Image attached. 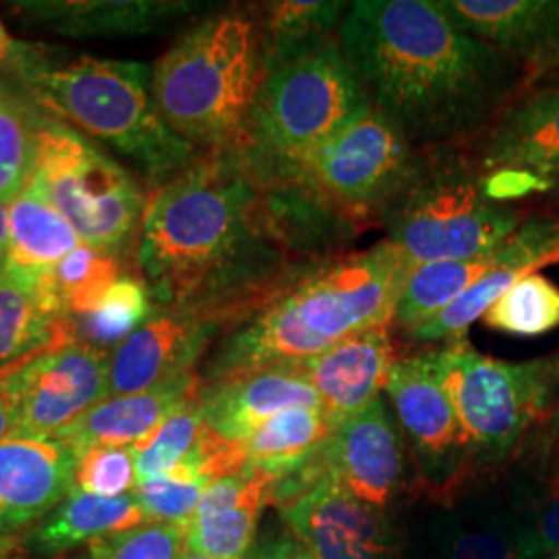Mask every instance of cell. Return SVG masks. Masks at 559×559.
Returning a JSON list of instances; mask_svg holds the SVG:
<instances>
[{"mask_svg": "<svg viewBox=\"0 0 559 559\" xmlns=\"http://www.w3.org/2000/svg\"><path fill=\"white\" fill-rule=\"evenodd\" d=\"M187 554L185 526L143 522L90 543L71 559H182Z\"/></svg>", "mask_w": 559, "mask_h": 559, "instance_id": "cell-38", "label": "cell"}, {"mask_svg": "<svg viewBox=\"0 0 559 559\" xmlns=\"http://www.w3.org/2000/svg\"><path fill=\"white\" fill-rule=\"evenodd\" d=\"M468 440V477L496 475L559 399V350L531 360L480 355L466 338L425 348Z\"/></svg>", "mask_w": 559, "mask_h": 559, "instance_id": "cell-7", "label": "cell"}, {"mask_svg": "<svg viewBox=\"0 0 559 559\" xmlns=\"http://www.w3.org/2000/svg\"><path fill=\"white\" fill-rule=\"evenodd\" d=\"M7 255H9V212H7V205L0 203V272L7 265Z\"/></svg>", "mask_w": 559, "mask_h": 559, "instance_id": "cell-44", "label": "cell"}, {"mask_svg": "<svg viewBox=\"0 0 559 559\" xmlns=\"http://www.w3.org/2000/svg\"><path fill=\"white\" fill-rule=\"evenodd\" d=\"M496 477L528 558H559V441L540 423Z\"/></svg>", "mask_w": 559, "mask_h": 559, "instance_id": "cell-20", "label": "cell"}, {"mask_svg": "<svg viewBox=\"0 0 559 559\" xmlns=\"http://www.w3.org/2000/svg\"><path fill=\"white\" fill-rule=\"evenodd\" d=\"M17 420L13 438H57L108 399L110 353L78 340L60 342L9 369Z\"/></svg>", "mask_w": 559, "mask_h": 559, "instance_id": "cell-11", "label": "cell"}, {"mask_svg": "<svg viewBox=\"0 0 559 559\" xmlns=\"http://www.w3.org/2000/svg\"><path fill=\"white\" fill-rule=\"evenodd\" d=\"M385 396L431 493H445L468 477V440L456 408L425 357V348L400 355Z\"/></svg>", "mask_w": 559, "mask_h": 559, "instance_id": "cell-12", "label": "cell"}, {"mask_svg": "<svg viewBox=\"0 0 559 559\" xmlns=\"http://www.w3.org/2000/svg\"><path fill=\"white\" fill-rule=\"evenodd\" d=\"M17 420V406H15V394L9 371L0 373V441L13 438Z\"/></svg>", "mask_w": 559, "mask_h": 559, "instance_id": "cell-43", "label": "cell"}, {"mask_svg": "<svg viewBox=\"0 0 559 559\" xmlns=\"http://www.w3.org/2000/svg\"><path fill=\"white\" fill-rule=\"evenodd\" d=\"M245 559H316L288 528L274 531L270 535H258Z\"/></svg>", "mask_w": 559, "mask_h": 559, "instance_id": "cell-42", "label": "cell"}, {"mask_svg": "<svg viewBox=\"0 0 559 559\" xmlns=\"http://www.w3.org/2000/svg\"><path fill=\"white\" fill-rule=\"evenodd\" d=\"M531 212L493 201L466 147L419 152L417 164L380 228L411 265L491 255Z\"/></svg>", "mask_w": 559, "mask_h": 559, "instance_id": "cell-6", "label": "cell"}, {"mask_svg": "<svg viewBox=\"0 0 559 559\" xmlns=\"http://www.w3.org/2000/svg\"><path fill=\"white\" fill-rule=\"evenodd\" d=\"M417 158L419 150L371 106L336 138L293 164L328 200L369 230L381 226Z\"/></svg>", "mask_w": 559, "mask_h": 559, "instance_id": "cell-10", "label": "cell"}, {"mask_svg": "<svg viewBox=\"0 0 559 559\" xmlns=\"http://www.w3.org/2000/svg\"><path fill=\"white\" fill-rule=\"evenodd\" d=\"M156 300L140 276H120L98 305L80 320L71 321L73 340L112 353L152 318Z\"/></svg>", "mask_w": 559, "mask_h": 559, "instance_id": "cell-34", "label": "cell"}, {"mask_svg": "<svg viewBox=\"0 0 559 559\" xmlns=\"http://www.w3.org/2000/svg\"><path fill=\"white\" fill-rule=\"evenodd\" d=\"M143 522L152 520L145 516L135 493L98 498L73 489V493L60 501L50 514L29 526L15 545L25 558L60 559L78 554L106 535L133 528Z\"/></svg>", "mask_w": 559, "mask_h": 559, "instance_id": "cell-26", "label": "cell"}, {"mask_svg": "<svg viewBox=\"0 0 559 559\" xmlns=\"http://www.w3.org/2000/svg\"><path fill=\"white\" fill-rule=\"evenodd\" d=\"M491 330L520 338L549 334L559 328V286L539 272L520 278L483 316Z\"/></svg>", "mask_w": 559, "mask_h": 559, "instance_id": "cell-35", "label": "cell"}, {"mask_svg": "<svg viewBox=\"0 0 559 559\" xmlns=\"http://www.w3.org/2000/svg\"><path fill=\"white\" fill-rule=\"evenodd\" d=\"M15 41L11 36H9V32H7V27L2 25V21H0V69H4L7 67V62L11 59V55H13V48H15Z\"/></svg>", "mask_w": 559, "mask_h": 559, "instance_id": "cell-45", "label": "cell"}, {"mask_svg": "<svg viewBox=\"0 0 559 559\" xmlns=\"http://www.w3.org/2000/svg\"><path fill=\"white\" fill-rule=\"evenodd\" d=\"M9 212V255L7 270L32 278H48L52 270L83 245L75 228L46 198L32 179Z\"/></svg>", "mask_w": 559, "mask_h": 559, "instance_id": "cell-30", "label": "cell"}, {"mask_svg": "<svg viewBox=\"0 0 559 559\" xmlns=\"http://www.w3.org/2000/svg\"><path fill=\"white\" fill-rule=\"evenodd\" d=\"M0 559H25V558H21V556H9V554H7V556H0Z\"/></svg>", "mask_w": 559, "mask_h": 559, "instance_id": "cell-48", "label": "cell"}, {"mask_svg": "<svg viewBox=\"0 0 559 559\" xmlns=\"http://www.w3.org/2000/svg\"><path fill=\"white\" fill-rule=\"evenodd\" d=\"M198 406L203 420L218 436L242 443L282 411L321 404L302 365L288 362L200 385Z\"/></svg>", "mask_w": 559, "mask_h": 559, "instance_id": "cell-23", "label": "cell"}, {"mask_svg": "<svg viewBox=\"0 0 559 559\" xmlns=\"http://www.w3.org/2000/svg\"><path fill=\"white\" fill-rule=\"evenodd\" d=\"M44 110L23 90L0 92V203L11 205L36 173Z\"/></svg>", "mask_w": 559, "mask_h": 559, "instance_id": "cell-33", "label": "cell"}, {"mask_svg": "<svg viewBox=\"0 0 559 559\" xmlns=\"http://www.w3.org/2000/svg\"><path fill=\"white\" fill-rule=\"evenodd\" d=\"M138 270L156 305L230 328L311 272L280 242L260 180L237 152L200 156L150 191Z\"/></svg>", "mask_w": 559, "mask_h": 559, "instance_id": "cell-1", "label": "cell"}, {"mask_svg": "<svg viewBox=\"0 0 559 559\" xmlns=\"http://www.w3.org/2000/svg\"><path fill=\"white\" fill-rule=\"evenodd\" d=\"M473 38L524 64L559 34V0H440Z\"/></svg>", "mask_w": 559, "mask_h": 559, "instance_id": "cell-28", "label": "cell"}, {"mask_svg": "<svg viewBox=\"0 0 559 559\" xmlns=\"http://www.w3.org/2000/svg\"><path fill=\"white\" fill-rule=\"evenodd\" d=\"M543 425H545V429L559 441V399L558 402H556V406L551 408L549 417L543 420Z\"/></svg>", "mask_w": 559, "mask_h": 559, "instance_id": "cell-46", "label": "cell"}, {"mask_svg": "<svg viewBox=\"0 0 559 559\" xmlns=\"http://www.w3.org/2000/svg\"><path fill=\"white\" fill-rule=\"evenodd\" d=\"M263 81L260 34L249 9L203 17L152 64L164 122L201 156L239 147Z\"/></svg>", "mask_w": 559, "mask_h": 559, "instance_id": "cell-5", "label": "cell"}, {"mask_svg": "<svg viewBox=\"0 0 559 559\" xmlns=\"http://www.w3.org/2000/svg\"><path fill=\"white\" fill-rule=\"evenodd\" d=\"M73 340V325L48 278L0 272V373Z\"/></svg>", "mask_w": 559, "mask_h": 559, "instance_id": "cell-27", "label": "cell"}, {"mask_svg": "<svg viewBox=\"0 0 559 559\" xmlns=\"http://www.w3.org/2000/svg\"><path fill=\"white\" fill-rule=\"evenodd\" d=\"M138 487V460L133 448L96 445L78 459L75 491L98 498H122Z\"/></svg>", "mask_w": 559, "mask_h": 559, "instance_id": "cell-39", "label": "cell"}, {"mask_svg": "<svg viewBox=\"0 0 559 559\" xmlns=\"http://www.w3.org/2000/svg\"><path fill=\"white\" fill-rule=\"evenodd\" d=\"M334 431L336 425L321 406L282 411L261 425L249 440L242 441L247 466L260 468L280 480L313 459Z\"/></svg>", "mask_w": 559, "mask_h": 559, "instance_id": "cell-32", "label": "cell"}, {"mask_svg": "<svg viewBox=\"0 0 559 559\" xmlns=\"http://www.w3.org/2000/svg\"><path fill=\"white\" fill-rule=\"evenodd\" d=\"M278 512L316 559H417L390 512L357 500L334 480H321Z\"/></svg>", "mask_w": 559, "mask_h": 559, "instance_id": "cell-14", "label": "cell"}, {"mask_svg": "<svg viewBox=\"0 0 559 559\" xmlns=\"http://www.w3.org/2000/svg\"><path fill=\"white\" fill-rule=\"evenodd\" d=\"M210 425L201 417L198 396L187 402L160 429L135 450L138 483L160 479L187 464L200 452L210 433Z\"/></svg>", "mask_w": 559, "mask_h": 559, "instance_id": "cell-37", "label": "cell"}, {"mask_svg": "<svg viewBox=\"0 0 559 559\" xmlns=\"http://www.w3.org/2000/svg\"><path fill=\"white\" fill-rule=\"evenodd\" d=\"M558 261L559 210L528 214L519 230L501 247L500 260L485 278L445 307L440 316L402 334V338L413 344H445L466 338L471 325L483 320L489 307L520 278Z\"/></svg>", "mask_w": 559, "mask_h": 559, "instance_id": "cell-19", "label": "cell"}, {"mask_svg": "<svg viewBox=\"0 0 559 559\" xmlns=\"http://www.w3.org/2000/svg\"><path fill=\"white\" fill-rule=\"evenodd\" d=\"M399 357L392 325H373L300 365L321 408L338 427L380 399Z\"/></svg>", "mask_w": 559, "mask_h": 559, "instance_id": "cell-22", "label": "cell"}, {"mask_svg": "<svg viewBox=\"0 0 559 559\" xmlns=\"http://www.w3.org/2000/svg\"><path fill=\"white\" fill-rule=\"evenodd\" d=\"M500 249L477 260H443L411 265L394 307L392 330L400 336L440 316L445 307L459 300L496 267Z\"/></svg>", "mask_w": 559, "mask_h": 559, "instance_id": "cell-31", "label": "cell"}, {"mask_svg": "<svg viewBox=\"0 0 559 559\" xmlns=\"http://www.w3.org/2000/svg\"><path fill=\"white\" fill-rule=\"evenodd\" d=\"M278 479L245 466L214 480L187 524V549L212 559H245L260 535L263 510Z\"/></svg>", "mask_w": 559, "mask_h": 559, "instance_id": "cell-24", "label": "cell"}, {"mask_svg": "<svg viewBox=\"0 0 559 559\" xmlns=\"http://www.w3.org/2000/svg\"><path fill=\"white\" fill-rule=\"evenodd\" d=\"M78 454L67 441H0V556L75 489Z\"/></svg>", "mask_w": 559, "mask_h": 559, "instance_id": "cell-18", "label": "cell"}, {"mask_svg": "<svg viewBox=\"0 0 559 559\" xmlns=\"http://www.w3.org/2000/svg\"><path fill=\"white\" fill-rule=\"evenodd\" d=\"M120 276H124V261L81 245L60 261L48 282L67 320L75 321L87 316Z\"/></svg>", "mask_w": 559, "mask_h": 559, "instance_id": "cell-36", "label": "cell"}, {"mask_svg": "<svg viewBox=\"0 0 559 559\" xmlns=\"http://www.w3.org/2000/svg\"><path fill=\"white\" fill-rule=\"evenodd\" d=\"M4 87H7V83H2V81H0V92H2Z\"/></svg>", "mask_w": 559, "mask_h": 559, "instance_id": "cell-49", "label": "cell"}, {"mask_svg": "<svg viewBox=\"0 0 559 559\" xmlns=\"http://www.w3.org/2000/svg\"><path fill=\"white\" fill-rule=\"evenodd\" d=\"M413 549L417 559H531L491 475L433 493Z\"/></svg>", "mask_w": 559, "mask_h": 559, "instance_id": "cell-16", "label": "cell"}, {"mask_svg": "<svg viewBox=\"0 0 559 559\" xmlns=\"http://www.w3.org/2000/svg\"><path fill=\"white\" fill-rule=\"evenodd\" d=\"M540 85H559V34L522 64V90Z\"/></svg>", "mask_w": 559, "mask_h": 559, "instance_id": "cell-41", "label": "cell"}, {"mask_svg": "<svg viewBox=\"0 0 559 559\" xmlns=\"http://www.w3.org/2000/svg\"><path fill=\"white\" fill-rule=\"evenodd\" d=\"M260 34L263 75L316 55L338 40L350 2L344 0H270L247 7Z\"/></svg>", "mask_w": 559, "mask_h": 559, "instance_id": "cell-29", "label": "cell"}, {"mask_svg": "<svg viewBox=\"0 0 559 559\" xmlns=\"http://www.w3.org/2000/svg\"><path fill=\"white\" fill-rule=\"evenodd\" d=\"M205 485L187 483V480L162 479L143 480L135 487V498L141 503L145 516L152 522H166L185 526L193 519Z\"/></svg>", "mask_w": 559, "mask_h": 559, "instance_id": "cell-40", "label": "cell"}, {"mask_svg": "<svg viewBox=\"0 0 559 559\" xmlns=\"http://www.w3.org/2000/svg\"><path fill=\"white\" fill-rule=\"evenodd\" d=\"M9 13L67 38L145 36L198 15L207 2L193 0H15Z\"/></svg>", "mask_w": 559, "mask_h": 559, "instance_id": "cell-21", "label": "cell"}, {"mask_svg": "<svg viewBox=\"0 0 559 559\" xmlns=\"http://www.w3.org/2000/svg\"><path fill=\"white\" fill-rule=\"evenodd\" d=\"M411 261L383 239L311 270L222 334L201 385L302 362L373 325H392Z\"/></svg>", "mask_w": 559, "mask_h": 559, "instance_id": "cell-3", "label": "cell"}, {"mask_svg": "<svg viewBox=\"0 0 559 559\" xmlns=\"http://www.w3.org/2000/svg\"><path fill=\"white\" fill-rule=\"evenodd\" d=\"M325 479L390 512L408 479V445L383 396L340 423L320 450Z\"/></svg>", "mask_w": 559, "mask_h": 559, "instance_id": "cell-17", "label": "cell"}, {"mask_svg": "<svg viewBox=\"0 0 559 559\" xmlns=\"http://www.w3.org/2000/svg\"><path fill=\"white\" fill-rule=\"evenodd\" d=\"M34 180L83 245L124 261L140 239L150 193L73 127L44 112Z\"/></svg>", "mask_w": 559, "mask_h": 559, "instance_id": "cell-9", "label": "cell"}, {"mask_svg": "<svg viewBox=\"0 0 559 559\" xmlns=\"http://www.w3.org/2000/svg\"><path fill=\"white\" fill-rule=\"evenodd\" d=\"M228 328L203 311L156 305L152 318L110 353L108 399L200 376L201 360Z\"/></svg>", "mask_w": 559, "mask_h": 559, "instance_id": "cell-13", "label": "cell"}, {"mask_svg": "<svg viewBox=\"0 0 559 559\" xmlns=\"http://www.w3.org/2000/svg\"><path fill=\"white\" fill-rule=\"evenodd\" d=\"M4 71L52 119L133 162L150 189L201 156L162 119L152 98V64L15 41Z\"/></svg>", "mask_w": 559, "mask_h": 559, "instance_id": "cell-4", "label": "cell"}, {"mask_svg": "<svg viewBox=\"0 0 559 559\" xmlns=\"http://www.w3.org/2000/svg\"><path fill=\"white\" fill-rule=\"evenodd\" d=\"M182 559H212V558H203V556H198V554H187Z\"/></svg>", "mask_w": 559, "mask_h": 559, "instance_id": "cell-47", "label": "cell"}, {"mask_svg": "<svg viewBox=\"0 0 559 559\" xmlns=\"http://www.w3.org/2000/svg\"><path fill=\"white\" fill-rule=\"evenodd\" d=\"M464 147L483 175L516 173L528 195L559 193V85L522 90Z\"/></svg>", "mask_w": 559, "mask_h": 559, "instance_id": "cell-15", "label": "cell"}, {"mask_svg": "<svg viewBox=\"0 0 559 559\" xmlns=\"http://www.w3.org/2000/svg\"><path fill=\"white\" fill-rule=\"evenodd\" d=\"M556 559H559V558H556Z\"/></svg>", "mask_w": 559, "mask_h": 559, "instance_id": "cell-50", "label": "cell"}, {"mask_svg": "<svg viewBox=\"0 0 559 559\" xmlns=\"http://www.w3.org/2000/svg\"><path fill=\"white\" fill-rule=\"evenodd\" d=\"M200 385V376H193L140 394L102 400L59 433L57 440L67 441L78 459L96 445L138 448L187 402L195 399Z\"/></svg>", "mask_w": 559, "mask_h": 559, "instance_id": "cell-25", "label": "cell"}, {"mask_svg": "<svg viewBox=\"0 0 559 559\" xmlns=\"http://www.w3.org/2000/svg\"><path fill=\"white\" fill-rule=\"evenodd\" d=\"M338 41L371 106L419 152L462 147L522 90V64L462 32L440 0H357Z\"/></svg>", "mask_w": 559, "mask_h": 559, "instance_id": "cell-2", "label": "cell"}, {"mask_svg": "<svg viewBox=\"0 0 559 559\" xmlns=\"http://www.w3.org/2000/svg\"><path fill=\"white\" fill-rule=\"evenodd\" d=\"M369 110L357 71L340 41H330L316 55L263 75L235 152L247 160H300Z\"/></svg>", "mask_w": 559, "mask_h": 559, "instance_id": "cell-8", "label": "cell"}]
</instances>
